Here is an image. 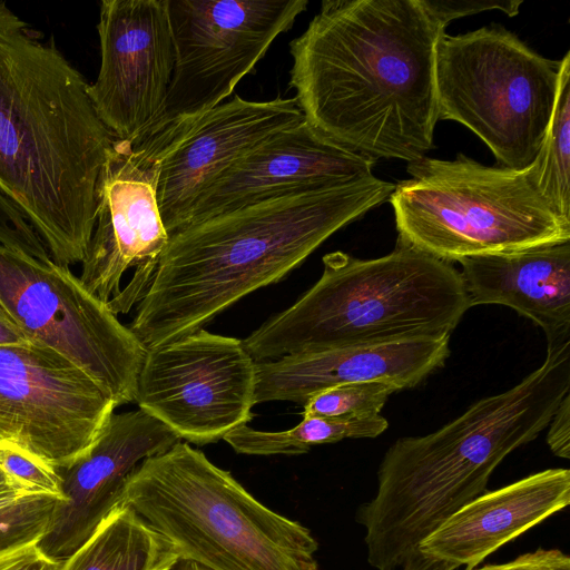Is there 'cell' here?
I'll use <instances>...</instances> for the list:
<instances>
[{"label":"cell","instance_id":"obj_1","mask_svg":"<svg viewBox=\"0 0 570 570\" xmlns=\"http://www.w3.org/2000/svg\"><path fill=\"white\" fill-rule=\"evenodd\" d=\"M421 0H325L291 41L289 86L320 134L373 160L434 147L442 33Z\"/></svg>","mask_w":570,"mask_h":570},{"label":"cell","instance_id":"obj_2","mask_svg":"<svg viewBox=\"0 0 570 570\" xmlns=\"http://www.w3.org/2000/svg\"><path fill=\"white\" fill-rule=\"evenodd\" d=\"M88 85L53 38L42 41L0 0V191L67 267L85 258L115 139Z\"/></svg>","mask_w":570,"mask_h":570},{"label":"cell","instance_id":"obj_3","mask_svg":"<svg viewBox=\"0 0 570 570\" xmlns=\"http://www.w3.org/2000/svg\"><path fill=\"white\" fill-rule=\"evenodd\" d=\"M374 175L294 191L188 225L169 237L130 331L146 348L191 334L277 283L342 227L389 200Z\"/></svg>","mask_w":570,"mask_h":570},{"label":"cell","instance_id":"obj_4","mask_svg":"<svg viewBox=\"0 0 570 570\" xmlns=\"http://www.w3.org/2000/svg\"><path fill=\"white\" fill-rule=\"evenodd\" d=\"M570 391V342L513 387L479 400L426 435L397 439L377 471L376 494L357 512L367 561L397 570L463 505L487 491L494 469L548 428Z\"/></svg>","mask_w":570,"mask_h":570},{"label":"cell","instance_id":"obj_5","mask_svg":"<svg viewBox=\"0 0 570 570\" xmlns=\"http://www.w3.org/2000/svg\"><path fill=\"white\" fill-rule=\"evenodd\" d=\"M318 281L243 344L255 362L450 336L470 308L461 273L397 239L390 254L323 256Z\"/></svg>","mask_w":570,"mask_h":570},{"label":"cell","instance_id":"obj_6","mask_svg":"<svg viewBox=\"0 0 570 570\" xmlns=\"http://www.w3.org/2000/svg\"><path fill=\"white\" fill-rule=\"evenodd\" d=\"M207 570H317L308 528L264 505L185 441L141 461L119 502Z\"/></svg>","mask_w":570,"mask_h":570},{"label":"cell","instance_id":"obj_7","mask_svg":"<svg viewBox=\"0 0 570 570\" xmlns=\"http://www.w3.org/2000/svg\"><path fill=\"white\" fill-rule=\"evenodd\" d=\"M389 198L401 242L444 262L570 240V219L541 194L533 164L484 166L463 154L409 163Z\"/></svg>","mask_w":570,"mask_h":570},{"label":"cell","instance_id":"obj_8","mask_svg":"<svg viewBox=\"0 0 570 570\" xmlns=\"http://www.w3.org/2000/svg\"><path fill=\"white\" fill-rule=\"evenodd\" d=\"M562 59H548L503 26L441 35L435 52L439 120L468 127L498 166H531L549 128Z\"/></svg>","mask_w":570,"mask_h":570},{"label":"cell","instance_id":"obj_9","mask_svg":"<svg viewBox=\"0 0 570 570\" xmlns=\"http://www.w3.org/2000/svg\"><path fill=\"white\" fill-rule=\"evenodd\" d=\"M308 0H168L175 66L161 114L137 144L156 156L224 102Z\"/></svg>","mask_w":570,"mask_h":570},{"label":"cell","instance_id":"obj_10","mask_svg":"<svg viewBox=\"0 0 570 570\" xmlns=\"http://www.w3.org/2000/svg\"><path fill=\"white\" fill-rule=\"evenodd\" d=\"M0 304L33 344L83 371L116 406L136 402L147 348L69 267L0 245Z\"/></svg>","mask_w":570,"mask_h":570},{"label":"cell","instance_id":"obj_11","mask_svg":"<svg viewBox=\"0 0 570 570\" xmlns=\"http://www.w3.org/2000/svg\"><path fill=\"white\" fill-rule=\"evenodd\" d=\"M255 384L243 341L200 328L147 348L136 403L181 441L206 445L253 419Z\"/></svg>","mask_w":570,"mask_h":570},{"label":"cell","instance_id":"obj_12","mask_svg":"<svg viewBox=\"0 0 570 570\" xmlns=\"http://www.w3.org/2000/svg\"><path fill=\"white\" fill-rule=\"evenodd\" d=\"M158 170L146 150L114 139L100 171L96 225L80 279L116 315L142 298L169 242L158 205Z\"/></svg>","mask_w":570,"mask_h":570},{"label":"cell","instance_id":"obj_13","mask_svg":"<svg viewBox=\"0 0 570 570\" xmlns=\"http://www.w3.org/2000/svg\"><path fill=\"white\" fill-rule=\"evenodd\" d=\"M116 403L42 345L0 346V442L66 468L87 452Z\"/></svg>","mask_w":570,"mask_h":570},{"label":"cell","instance_id":"obj_14","mask_svg":"<svg viewBox=\"0 0 570 570\" xmlns=\"http://www.w3.org/2000/svg\"><path fill=\"white\" fill-rule=\"evenodd\" d=\"M100 68L88 96L115 139L137 145L158 120L175 66L168 0H104Z\"/></svg>","mask_w":570,"mask_h":570},{"label":"cell","instance_id":"obj_15","mask_svg":"<svg viewBox=\"0 0 570 570\" xmlns=\"http://www.w3.org/2000/svg\"><path fill=\"white\" fill-rule=\"evenodd\" d=\"M304 120L294 98L246 100L236 95L204 114L163 148L157 197L169 237L181 229L197 198L236 160Z\"/></svg>","mask_w":570,"mask_h":570},{"label":"cell","instance_id":"obj_16","mask_svg":"<svg viewBox=\"0 0 570 570\" xmlns=\"http://www.w3.org/2000/svg\"><path fill=\"white\" fill-rule=\"evenodd\" d=\"M178 441L173 430L140 409L114 412L87 452L57 469L65 500L38 541L40 549L59 562L67 559L118 504L134 469Z\"/></svg>","mask_w":570,"mask_h":570},{"label":"cell","instance_id":"obj_17","mask_svg":"<svg viewBox=\"0 0 570 570\" xmlns=\"http://www.w3.org/2000/svg\"><path fill=\"white\" fill-rule=\"evenodd\" d=\"M374 165L375 160L335 144L304 119L220 174L197 198L184 227L279 195L361 179L373 175Z\"/></svg>","mask_w":570,"mask_h":570},{"label":"cell","instance_id":"obj_18","mask_svg":"<svg viewBox=\"0 0 570 570\" xmlns=\"http://www.w3.org/2000/svg\"><path fill=\"white\" fill-rule=\"evenodd\" d=\"M450 355V336L351 346L285 355L256 362L255 405L289 401L304 406L330 387L386 382L412 389L443 366Z\"/></svg>","mask_w":570,"mask_h":570},{"label":"cell","instance_id":"obj_19","mask_svg":"<svg viewBox=\"0 0 570 570\" xmlns=\"http://www.w3.org/2000/svg\"><path fill=\"white\" fill-rule=\"evenodd\" d=\"M569 502L570 471L543 470L476 497L425 538L419 551L455 569H474Z\"/></svg>","mask_w":570,"mask_h":570},{"label":"cell","instance_id":"obj_20","mask_svg":"<svg viewBox=\"0 0 570 570\" xmlns=\"http://www.w3.org/2000/svg\"><path fill=\"white\" fill-rule=\"evenodd\" d=\"M459 263L470 307L508 306L543 330L547 346L570 342V240Z\"/></svg>","mask_w":570,"mask_h":570},{"label":"cell","instance_id":"obj_21","mask_svg":"<svg viewBox=\"0 0 570 570\" xmlns=\"http://www.w3.org/2000/svg\"><path fill=\"white\" fill-rule=\"evenodd\" d=\"M171 544L130 505L118 503L59 570H174Z\"/></svg>","mask_w":570,"mask_h":570},{"label":"cell","instance_id":"obj_22","mask_svg":"<svg viewBox=\"0 0 570 570\" xmlns=\"http://www.w3.org/2000/svg\"><path fill=\"white\" fill-rule=\"evenodd\" d=\"M389 426L381 414L367 416L303 417L289 430L267 432L240 425L224 436L237 453L249 455H295L311 446L344 439L376 438Z\"/></svg>","mask_w":570,"mask_h":570},{"label":"cell","instance_id":"obj_23","mask_svg":"<svg viewBox=\"0 0 570 570\" xmlns=\"http://www.w3.org/2000/svg\"><path fill=\"white\" fill-rule=\"evenodd\" d=\"M538 187L551 207L570 219V52L562 69L552 118L533 161Z\"/></svg>","mask_w":570,"mask_h":570},{"label":"cell","instance_id":"obj_24","mask_svg":"<svg viewBox=\"0 0 570 570\" xmlns=\"http://www.w3.org/2000/svg\"><path fill=\"white\" fill-rule=\"evenodd\" d=\"M395 385L373 381L343 384L313 395L304 404L303 417L367 416L380 414Z\"/></svg>","mask_w":570,"mask_h":570},{"label":"cell","instance_id":"obj_25","mask_svg":"<svg viewBox=\"0 0 570 570\" xmlns=\"http://www.w3.org/2000/svg\"><path fill=\"white\" fill-rule=\"evenodd\" d=\"M60 500L47 494L21 498L0 510V553L39 541L49 530Z\"/></svg>","mask_w":570,"mask_h":570},{"label":"cell","instance_id":"obj_26","mask_svg":"<svg viewBox=\"0 0 570 570\" xmlns=\"http://www.w3.org/2000/svg\"><path fill=\"white\" fill-rule=\"evenodd\" d=\"M0 468L22 494H47L65 500L58 470L22 448L0 442Z\"/></svg>","mask_w":570,"mask_h":570},{"label":"cell","instance_id":"obj_27","mask_svg":"<svg viewBox=\"0 0 570 570\" xmlns=\"http://www.w3.org/2000/svg\"><path fill=\"white\" fill-rule=\"evenodd\" d=\"M0 245L42 262L52 261L45 243L32 225L1 191Z\"/></svg>","mask_w":570,"mask_h":570},{"label":"cell","instance_id":"obj_28","mask_svg":"<svg viewBox=\"0 0 570 570\" xmlns=\"http://www.w3.org/2000/svg\"><path fill=\"white\" fill-rule=\"evenodd\" d=\"M423 7L443 28L454 19L488 10H500L509 17L519 13L522 0H421Z\"/></svg>","mask_w":570,"mask_h":570},{"label":"cell","instance_id":"obj_29","mask_svg":"<svg viewBox=\"0 0 570 570\" xmlns=\"http://www.w3.org/2000/svg\"><path fill=\"white\" fill-rule=\"evenodd\" d=\"M469 570H570V558L558 549L539 548L505 563L487 564Z\"/></svg>","mask_w":570,"mask_h":570},{"label":"cell","instance_id":"obj_30","mask_svg":"<svg viewBox=\"0 0 570 570\" xmlns=\"http://www.w3.org/2000/svg\"><path fill=\"white\" fill-rule=\"evenodd\" d=\"M60 564L40 549L38 541L0 553V570H59Z\"/></svg>","mask_w":570,"mask_h":570},{"label":"cell","instance_id":"obj_31","mask_svg":"<svg viewBox=\"0 0 570 570\" xmlns=\"http://www.w3.org/2000/svg\"><path fill=\"white\" fill-rule=\"evenodd\" d=\"M547 435V443L557 456L570 458V394L556 410Z\"/></svg>","mask_w":570,"mask_h":570},{"label":"cell","instance_id":"obj_32","mask_svg":"<svg viewBox=\"0 0 570 570\" xmlns=\"http://www.w3.org/2000/svg\"><path fill=\"white\" fill-rule=\"evenodd\" d=\"M31 340L0 304V346H29Z\"/></svg>","mask_w":570,"mask_h":570},{"label":"cell","instance_id":"obj_33","mask_svg":"<svg viewBox=\"0 0 570 570\" xmlns=\"http://www.w3.org/2000/svg\"><path fill=\"white\" fill-rule=\"evenodd\" d=\"M401 570H455V568L419 551L406 561Z\"/></svg>","mask_w":570,"mask_h":570},{"label":"cell","instance_id":"obj_34","mask_svg":"<svg viewBox=\"0 0 570 570\" xmlns=\"http://www.w3.org/2000/svg\"><path fill=\"white\" fill-rule=\"evenodd\" d=\"M23 497L26 495L8 480L0 468V510L14 504Z\"/></svg>","mask_w":570,"mask_h":570},{"label":"cell","instance_id":"obj_35","mask_svg":"<svg viewBox=\"0 0 570 570\" xmlns=\"http://www.w3.org/2000/svg\"><path fill=\"white\" fill-rule=\"evenodd\" d=\"M177 566V570H207L204 567L190 561H179Z\"/></svg>","mask_w":570,"mask_h":570}]
</instances>
